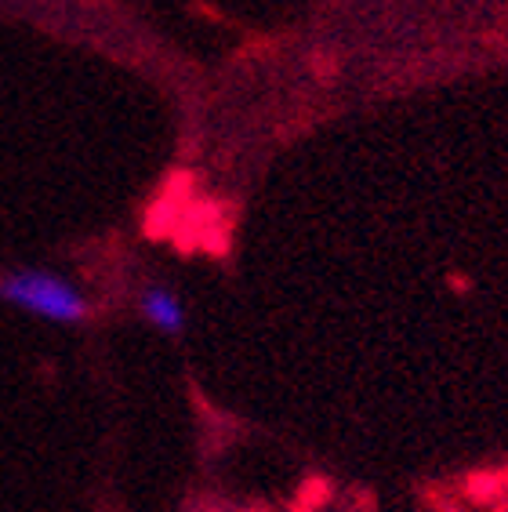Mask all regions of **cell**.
<instances>
[{
    "instance_id": "1",
    "label": "cell",
    "mask_w": 508,
    "mask_h": 512,
    "mask_svg": "<svg viewBox=\"0 0 508 512\" xmlns=\"http://www.w3.org/2000/svg\"><path fill=\"white\" fill-rule=\"evenodd\" d=\"M0 298L15 309L51 320V324H84L91 313L88 295L73 287L66 276H55L48 269H15L0 280Z\"/></svg>"
},
{
    "instance_id": "2",
    "label": "cell",
    "mask_w": 508,
    "mask_h": 512,
    "mask_svg": "<svg viewBox=\"0 0 508 512\" xmlns=\"http://www.w3.org/2000/svg\"><path fill=\"white\" fill-rule=\"evenodd\" d=\"M138 309H142V316L157 327L160 335H182L186 331V306H182V298L171 287H146L142 298H138Z\"/></svg>"
}]
</instances>
